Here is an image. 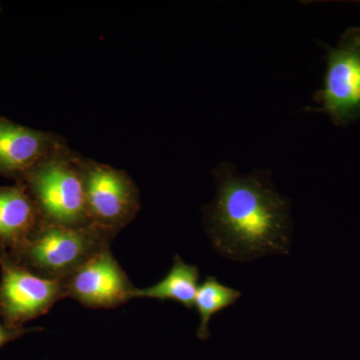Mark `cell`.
<instances>
[{
    "label": "cell",
    "instance_id": "obj_1",
    "mask_svg": "<svg viewBox=\"0 0 360 360\" xmlns=\"http://www.w3.org/2000/svg\"><path fill=\"white\" fill-rule=\"evenodd\" d=\"M213 176L217 195L206 206L203 222L215 250L238 262L288 255L290 200L276 191L269 172L240 174L233 165L221 163Z\"/></svg>",
    "mask_w": 360,
    "mask_h": 360
},
{
    "label": "cell",
    "instance_id": "obj_2",
    "mask_svg": "<svg viewBox=\"0 0 360 360\" xmlns=\"http://www.w3.org/2000/svg\"><path fill=\"white\" fill-rule=\"evenodd\" d=\"M115 236L92 224L65 226L42 221L9 257L37 276L65 281L99 250L110 248Z\"/></svg>",
    "mask_w": 360,
    "mask_h": 360
},
{
    "label": "cell",
    "instance_id": "obj_3",
    "mask_svg": "<svg viewBox=\"0 0 360 360\" xmlns=\"http://www.w3.org/2000/svg\"><path fill=\"white\" fill-rule=\"evenodd\" d=\"M15 182L32 196L44 221L65 226L89 224L84 158L68 146L59 148Z\"/></svg>",
    "mask_w": 360,
    "mask_h": 360
},
{
    "label": "cell",
    "instance_id": "obj_4",
    "mask_svg": "<svg viewBox=\"0 0 360 360\" xmlns=\"http://www.w3.org/2000/svg\"><path fill=\"white\" fill-rule=\"evenodd\" d=\"M85 203L89 224L116 236L136 217L141 196L123 170L84 158Z\"/></svg>",
    "mask_w": 360,
    "mask_h": 360
},
{
    "label": "cell",
    "instance_id": "obj_5",
    "mask_svg": "<svg viewBox=\"0 0 360 360\" xmlns=\"http://www.w3.org/2000/svg\"><path fill=\"white\" fill-rule=\"evenodd\" d=\"M0 317L11 328H22L27 322L49 314L66 297L63 281L45 278L18 264L0 250Z\"/></svg>",
    "mask_w": 360,
    "mask_h": 360
},
{
    "label": "cell",
    "instance_id": "obj_6",
    "mask_svg": "<svg viewBox=\"0 0 360 360\" xmlns=\"http://www.w3.org/2000/svg\"><path fill=\"white\" fill-rule=\"evenodd\" d=\"M316 110L336 125L352 124L360 118V28L341 35L335 49H328L323 87L315 94Z\"/></svg>",
    "mask_w": 360,
    "mask_h": 360
},
{
    "label": "cell",
    "instance_id": "obj_7",
    "mask_svg": "<svg viewBox=\"0 0 360 360\" xmlns=\"http://www.w3.org/2000/svg\"><path fill=\"white\" fill-rule=\"evenodd\" d=\"M66 297L91 309H112L135 298L137 288L113 257L110 248L99 250L65 281Z\"/></svg>",
    "mask_w": 360,
    "mask_h": 360
},
{
    "label": "cell",
    "instance_id": "obj_8",
    "mask_svg": "<svg viewBox=\"0 0 360 360\" xmlns=\"http://www.w3.org/2000/svg\"><path fill=\"white\" fill-rule=\"evenodd\" d=\"M65 146L58 135L23 127L0 116V175L18 180Z\"/></svg>",
    "mask_w": 360,
    "mask_h": 360
},
{
    "label": "cell",
    "instance_id": "obj_9",
    "mask_svg": "<svg viewBox=\"0 0 360 360\" xmlns=\"http://www.w3.org/2000/svg\"><path fill=\"white\" fill-rule=\"evenodd\" d=\"M44 221L23 186H0V250L20 248Z\"/></svg>",
    "mask_w": 360,
    "mask_h": 360
},
{
    "label": "cell",
    "instance_id": "obj_10",
    "mask_svg": "<svg viewBox=\"0 0 360 360\" xmlns=\"http://www.w3.org/2000/svg\"><path fill=\"white\" fill-rule=\"evenodd\" d=\"M200 269L196 265L187 264L175 255L169 272L160 283L146 288H137L135 298H153L160 302H179L187 309L194 307L200 281Z\"/></svg>",
    "mask_w": 360,
    "mask_h": 360
},
{
    "label": "cell",
    "instance_id": "obj_11",
    "mask_svg": "<svg viewBox=\"0 0 360 360\" xmlns=\"http://www.w3.org/2000/svg\"><path fill=\"white\" fill-rule=\"evenodd\" d=\"M241 297V292L229 288L214 276H206L205 281L198 286L194 307L200 315L198 336L200 340L210 338V323L212 316L231 307Z\"/></svg>",
    "mask_w": 360,
    "mask_h": 360
},
{
    "label": "cell",
    "instance_id": "obj_12",
    "mask_svg": "<svg viewBox=\"0 0 360 360\" xmlns=\"http://www.w3.org/2000/svg\"><path fill=\"white\" fill-rule=\"evenodd\" d=\"M42 328H7L4 322L0 321V349L7 345V343L11 342V341L18 340L21 336L27 335V333H35V331H41Z\"/></svg>",
    "mask_w": 360,
    "mask_h": 360
},
{
    "label": "cell",
    "instance_id": "obj_13",
    "mask_svg": "<svg viewBox=\"0 0 360 360\" xmlns=\"http://www.w3.org/2000/svg\"><path fill=\"white\" fill-rule=\"evenodd\" d=\"M0 11H1V6H0Z\"/></svg>",
    "mask_w": 360,
    "mask_h": 360
}]
</instances>
